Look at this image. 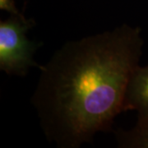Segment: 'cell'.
I'll use <instances>...</instances> for the list:
<instances>
[{
    "label": "cell",
    "mask_w": 148,
    "mask_h": 148,
    "mask_svg": "<svg viewBox=\"0 0 148 148\" xmlns=\"http://www.w3.org/2000/svg\"><path fill=\"white\" fill-rule=\"evenodd\" d=\"M142 30L123 24L69 41L42 66L32 96L43 132L61 148L90 143L123 112L129 80L139 67Z\"/></svg>",
    "instance_id": "obj_1"
},
{
    "label": "cell",
    "mask_w": 148,
    "mask_h": 148,
    "mask_svg": "<svg viewBox=\"0 0 148 148\" xmlns=\"http://www.w3.org/2000/svg\"><path fill=\"white\" fill-rule=\"evenodd\" d=\"M32 27L23 15L0 21V69L6 73L22 77L31 68H42L33 58L38 45L27 37Z\"/></svg>",
    "instance_id": "obj_2"
},
{
    "label": "cell",
    "mask_w": 148,
    "mask_h": 148,
    "mask_svg": "<svg viewBox=\"0 0 148 148\" xmlns=\"http://www.w3.org/2000/svg\"><path fill=\"white\" fill-rule=\"evenodd\" d=\"M127 110L148 113V65L139 66L129 80L123 102V112Z\"/></svg>",
    "instance_id": "obj_3"
},
{
    "label": "cell",
    "mask_w": 148,
    "mask_h": 148,
    "mask_svg": "<svg viewBox=\"0 0 148 148\" xmlns=\"http://www.w3.org/2000/svg\"><path fill=\"white\" fill-rule=\"evenodd\" d=\"M119 147L148 148V113L138 114L136 125L131 129H118L114 132Z\"/></svg>",
    "instance_id": "obj_4"
},
{
    "label": "cell",
    "mask_w": 148,
    "mask_h": 148,
    "mask_svg": "<svg viewBox=\"0 0 148 148\" xmlns=\"http://www.w3.org/2000/svg\"><path fill=\"white\" fill-rule=\"evenodd\" d=\"M0 9L10 12L12 15L22 16L20 12L16 8L14 0H0Z\"/></svg>",
    "instance_id": "obj_5"
}]
</instances>
